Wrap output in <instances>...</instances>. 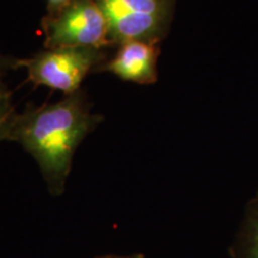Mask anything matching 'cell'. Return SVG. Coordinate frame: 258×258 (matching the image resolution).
Listing matches in <instances>:
<instances>
[{
	"label": "cell",
	"mask_w": 258,
	"mask_h": 258,
	"mask_svg": "<svg viewBox=\"0 0 258 258\" xmlns=\"http://www.w3.org/2000/svg\"><path fill=\"white\" fill-rule=\"evenodd\" d=\"M99 120L77 91L55 104L16 116L9 140L35 158L48 190L57 196L64 191L77 147Z\"/></svg>",
	"instance_id": "cell-1"
},
{
	"label": "cell",
	"mask_w": 258,
	"mask_h": 258,
	"mask_svg": "<svg viewBox=\"0 0 258 258\" xmlns=\"http://www.w3.org/2000/svg\"><path fill=\"white\" fill-rule=\"evenodd\" d=\"M114 43L143 41L157 44L165 36L170 0H96Z\"/></svg>",
	"instance_id": "cell-2"
},
{
	"label": "cell",
	"mask_w": 258,
	"mask_h": 258,
	"mask_svg": "<svg viewBox=\"0 0 258 258\" xmlns=\"http://www.w3.org/2000/svg\"><path fill=\"white\" fill-rule=\"evenodd\" d=\"M46 47L97 48L110 43L109 30L96 0H71L43 25Z\"/></svg>",
	"instance_id": "cell-3"
},
{
	"label": "cell",
	"mask_w": 258,
	"mask_h": 258,
	"mask_svg": "<svg viewBox=\"0 0 258 258\" xmlns=\"http://www.w3.org/2000/svg\"><path fill=\"white\" fill-rule=\"evenodd\" d=\"M102 60L103 51L97 48H55L16 61L15 66L27 69L34 83L71 95L78 91L86 74Z\"/></svg>",
	"instance_id": "cell-4"
},
{
	"label": "cell",
	"mask_w": 258,
	"mask_h": 258,
	"mask_svg": "<svg viewBox=\"0 0 258 258\" xmlns=\"http://www.w3.org/2000/svg\"><path fill=\"white\" fill-rule=\"evenodd\" d=\"M157 59L156 44L131 41L121 44L116 55L103 70L128 82L152 84L157 80Z\"/></svg>",
	"instance_id": "cell-5"
},
{
	"label": "cell",
	"mask_w": 258,
	"mask_h": 258,
	"mask_svg": "<svg viewBox=\"0 0 258 258\" xmlns=\"http://www.w3.org/2000/svg\"><path fill=\"white\" fill-rule=\"evenodd\" d=\"M234 249L235 258H258V198L246 213Z\"/></svg>",
	"instance_id": "cell-6"
},
{
	"label": "cell",
	"mask_w": 258,
	"mask_h": 258,
	"mask_svg": "<svg viewBox=\"0 0 258 258\" xmlns=\"http://www.w3.org/2000/svg\"><path fill=\"white\" fill-rule=\"evenodd\" d=\"M16 116L11 93L0 80V141L9 140L10 131L14 125Z\"/></svg>",
	"instance_id": "cell-7"
},
{
	"label": "cell",
	"mask_w": 258,
	"mask_h": 258,
	"mask_svg": "<svg viewBox=\"0 0 258 258\" xmlns=\"http://www.w3.org/2000/svg\"><path fill=\"white\" fill-rule=\"evenodd\" d=\"M69 2H71V0H48L50 9L54 10V11H57V10H60L61 8H62V6L66 5Z\"/></svg>",
	"instance_id": "cell-8"
},
{
	"label": "cell",
	"mask_w": 258,
	"mask_h": 258,
	"mask_svg": "<svg viewBox=\"0 0 258 258\" xmlns=\"http://www.w3.org/2000/svg\"><path fill=\"white\" fill-rule=\"evenodd\" d=\"M96 258H145V257L140 253H134V254H124V256H121V254H108V256H101Z\"/></svg>",
	"instance_id": "cell-9"
}]
</instances>
